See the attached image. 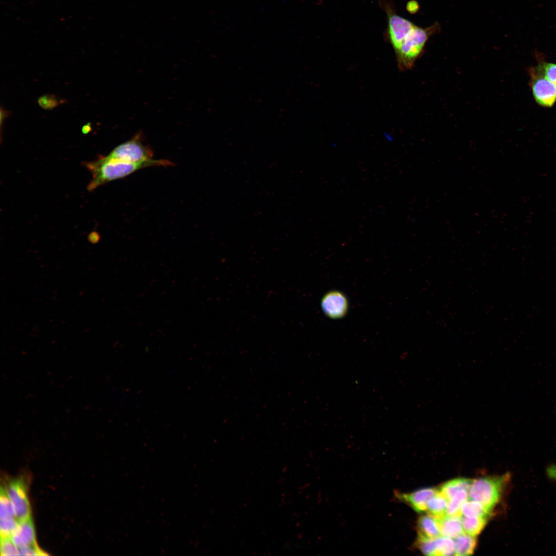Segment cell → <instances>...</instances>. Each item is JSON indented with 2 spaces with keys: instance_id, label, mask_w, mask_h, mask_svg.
I'll return each mask as SVG.
<instances>
[{
  "instance_id": "16",
  "label": "cell",
  "mask_w": 556,
  "mask_h": 556,
  "mask_svg": "<svg viewBox=\"0 0 556 556\" xmlns=\"http://www.w3.org/2000/svg\"><path fill=\"white\" fill-rule=\"evenodd\" d=\"M448 500L438 492L428 501L427 511L432 516L438 518L446 515Z\"/></svg>"
},
{
  "instance_id": "4",
  "label": "cell",
  "mask_w": 556,
  "mask_h": 556,
  "mask_svg": "<svg viewBox=\"0 0 556 556\" xmlns=\"http://www.w3.org/2000/svg\"><path fill=\"white\" fill-rule=\"evenodd\" d=\"M139 137L134 136L119 145L105 157L108 159L132 163L145 162L153 160L152 150L142 143Z\"/></svg>"
},
{
  "instance_id": "25",
  "label": "cell",
  "mask_w": 556,
  "mask_h": 556,
  "mask_svg": "<svg viewBox=\"0 0 556 556\" xmlns=\"http://www.w3.org/2000/svg\"><path fill=\"white\" fill-rule=\"evenodd\" d=\"M419 6L415 1H411L408 2L407 5V10L410 13L415 12L418 9Z\"/></svg>"
},
{
  "instance_id": "13",
  "label": "cell",
  "mask_w": 556,
  "mask_h": 556,
  "mask_svg": "<svg viewBox=\"0 0 556 556\" xmlns=\"http://www.w3.org/2000/svg\"><path fill=\"white\" fill-rule=\"evenodd\" d=\"M455 553L464 556L473 554L476 545L475 536L464 533L454 538Z\"/></svg>"
},
{
  "instance_id": "1",
  "label": "cell",
  "mask_w": 556,
  "mask_h": 556,
  "mask_svg": "<svg viewBox=\"0 0 556 556\" xmlns=\"http://www.w3.org/2000/svg\"><path fill=\"white\" fill-rule=\"evenodd\" d=\"M92 175L88 189L92 190L110 181L121 179L144 168L151 166H168L172 163L166 160H154L141 163H132L108 159L105 156L86 164Z\"/></svg>"
},
{
  "instance_id": "3",
  "label": "cell",
  "mask_w": 556,
  "mask_h": 556,
  "mask_svg": "<svg viewBox=\"0 0 556 556\" xmlns=\"http://www.w3.org/2000/svg\"><path fill=\"white\" fill-rule=\"evenodd\" d=\"M509 478L508 474L473 480L468 491V499L481 503L491 512L500 501Z\"/></svg>"
},
{
  "instance_id": "15",
  "label": "cell",
  "mask_w": 556,
  "mask_h": 556,
  "mask_svg": "<svg viewBox=\"0 0 556 556\" xmlns=\"http://www.w3.org/2000/svg\"><path fill=\"white\" fill-rule=\"evenodd\" d=\"M468 499V492L462 490L456 493L448 501L446 515L450 516L461 517L462 515L461 506Z\"/></svg>"
},
{
  "instance_id": "21",
  "label": "cell",
  "mask_w": 556,
  "mask_h": 556,
  "mask_svg": "<svg viewBox=\"0 0 556 556\" xmlns=\"http://www.w3.org/2000/svg\"><path fill=\"white\" fill-rule=\"evenodd\" d=\"M415 545L424 554L436 555V538H427L418 535Z\"/></svg>"
},
{
  "instance_id": "14",
  "label": "cell",
  "mask_w": 556,
  "mask_h": 556,
  "mask_svg": "<svg viewBox=\"0 0 556 556\" xmlns=\"http://www.w3.org/2000/svg\"><path fill=\"white\" fill-rule=\"evenodd\" d=\"M461 512L462 515L465 517L487 518L491 513L480 502L470 499L462 503Z\"/></svg>"
},
{
  "instance_id": "18",
  "label": "cell",
  "mask_w": 556,
  "mask_h": 556,
  "mask_svg": "<svg viewBox=\"0 0 556 556\" xmlns=\"http://www.w3.org/2000/svg\"><path fill=\"white\" fill-rule=\"evenodd\" d=\"M436 555H455L454 541L450 537L440 536L436 538Z\"/></svg>"
},
{
  "instance_id": "11",
  "label": "cell",
  "mask_w": 556,
  "mask_h": 556,
  "mask_svg": "<svg viewBox=\"0 0 556 556\" xmlns=\"http://www.w3.org/2000/svg\"><path fill=\"white\" fill-rule=\"evenodd\" d=\"M418 535L427 538L441 536L436 518L431 515H423L418 521Z\"/></svg>"
},
{
  "instance_id": "24",
  "label": "cell",
  "mask_w": 556,
  "mask_h": 556,
  "mask_svg": "<svg viewBox=\"0 0 556 556\" xmlns=\"http://www.w3.org/2000/svg\"><path fill=\"white\" fill-rule=\"evenodd\" d=\"M46 554H47L42 551L37 545L19 548V555H44Z\"/></svg>"
},
{
  "instance_id": "9",
  "label": "cell",
  "mask_w": 556,
  "mask_h": 556,
  "mask_svg": "<svg viewBox=\"0 0 556 556\" xmlns=\"http://www.w3.org/2000/svg\"><path fill=\"white\" fill-rule=\"evenodd\" d=\"M10 537L19 548L37 545L31 517L19 521Z\"/></svg>"
},
{
  "instance_id": "7",
  "label": "cell",
  "mask_w": 556,
  "mask_h": 556,
  "mask_svg": "<svg viewBox=\"0 0 556 556\" xmlns=\"http://www.w3.org/2000/svg\"><path fill=\"white\" fill-rule=\"evenodd\" d=\"M321 306L326 316L337 319L345 316L348 310L349 304L346 297L343 293L333 290L323 296Z\"/></svg>"
},
{
  "instance_id": "20",
  "label": "cell",
  "mask_w": 556,
  "mask_h": 556,
  "mask_svg": "<svg viewBox=\"0 0 556 556\" xmlns=\"http://www.w3.org/2000/svg\"><path fill=\"white\" fill-rule=\"evenodd\" d=\"M9 517L16 518L12 505L7 495L6 489L1 488L0 494V518Z\"/></svg>"
},
{
  "instance_id": "17",
  "label": "cell",
  "mask_w": 556,
  "mask_h": 556,
  "mask_svg": "<svg viewBox=\"0 0 556 556\" xmlns=\"http://www.w3.org/2000/svg\"><path fill=\"white\" fill-rule=\"evenodd\" d=\"M487 518L467 517L461 516L462 525L464 532L472 536L479 534L485 527Z\"/></svg>"
},
{
  "instance_id": "22",
  "label": "cell",
  "mask_w": 556,
  "mask_h": 556,
  "mask_svg": "<svg viewBox=\"0 0 556 556\" xmlns=\"http://www.w3.org/2000/svg\"><path fill=\"white\" fill-rule=\"evenodd\" d=\"M18 524L15 517L0 518L1 537H10Z\"/></svg>"
},
{
  "instance_id": "6",
  "label": "cell",
  "mask_w": 556,
  "mask_h": 556,
  "mask_svg": "<svg viewBox=\"0 0 556 556\" xmlns=\"http://www.w3.org/2000/svg\"><path fill=\"white\" fill-rule=\"evenodd\" d=\"M5 489L16 519L20 521L31 517L24 482L20 479L14 480L9 482Z\"/></svg>"
},
{
  "instance_id": "23",
  "label": "cell",
  "mask_w": 556,
  "mask_h": 556,
  "mask_svg": "<svg viewBox=\"0 0 556 556\" xmlns=\"http://www.w3.org/2000/svg\"><path fill=\"white\" fill-rule=\"evenodd\" d=\"M1 554L2 556L19 555V548L11 537H1Z\"/></svg>"
},
{
  "instance_id": "5",
  "label": "cell",
  "mask_w": 556,
  "mask_h": 556,
  "mask_svg": "<svg viewBox=\"0 0 556 556\" xmlns=\"http://www.w3.org/2000/svg\"><path fill=\"white\" fill-rule=\"evenodd\" d=\"M530 85L535 102L540 106L551 108L556 103V86L532 67L529 70Z\"/></svg>"
},
{
  "instance_id": "12",
  "label": "cell",
  "mask_w": 556,
  "mask_h": 556,
  "mask_svg": "<svg viewBox=\"0 0 556 556\" xmlns=\"http://www.w3.org/2000/svg\"><path fill=\"white\" fill-rule=\"evenodd\" d=\"M473 481V479L464 478L453 479L444 483L439 489V492L449 500L460 491L468 492Z\"/></svg>"
},
{
  "instance_id": "2",
  "label": "cell",
  "mask_w": 556,
  "mask_h": 556,
  "mask_svg": "<svg viewBox=\"0 0 556 556\" xmlns=\"http://www.w3.org/2000/svg\"><path fill=\"white\" fill-rule=\"evenodd\" d=\"M436 23L427 27L416 25L404 39L399 48L395 51L399 67L404 70L410 69L422 54L429 37L438 29Z\"/></svg>"
},
{
  "instance_id": "10",
  "label": "cell",
  "mask_w": 556,
  "mask_h": 556,
  "mask_svg": "<svg viewBox=\"0 0 556 556\" xmlns=\"http://www.w3.org/2000/svg\"><path fill=\"white\" fill-rule=\"evenodd\" d=\"M436 519L441 536L455 538L465 533L462 527L461 517L445 515L436 518Z\"/></svg>"
},
{
  "instance_id": "19",
  "label": "cell",
  "mask_w": 556,
  "mask_h": 556,
  "mask_svg": "<svg viewBox=\"0 0 556 556\" xmlns=\"http://www.w3.org/2000/svg\"><path fill=\"white\" fill-rule=\"evenodd\" d=\"M532 67L556 86V63L540 60L537 64Z\"/></svg>"
},
{
  "instance_id": "8",
  "label": "cell",
  "mask_w": 556,
  "mask_h": 556,
  "mask_svg": "<svg viewBox=\"0 0 556 556\" xmlns=\"http://www.w3.org/2000/svg\"><path fill=\"white\" fill-rule=\"evenodd\" d=\"M438 492L439 490L429 488L410 493L396 492L394 495L398 501L407 504L415 512L421 513L427 511L428 500Z\"/></svg>"
}]
</instances>
